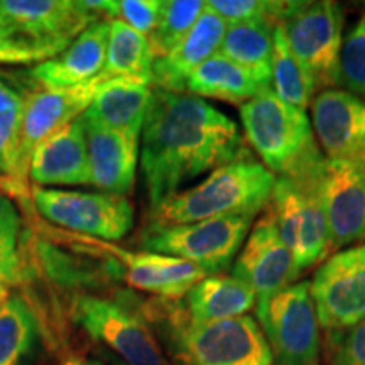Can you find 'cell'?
Returning <instances> with one entry per match:
<instances>
[{"instance_id": "1", "label": "cell", "mask_w": 365, "mask_h": 365, "mask_svg": "<svg viewBox=\"0 0 365 365\" xmlns=\"http://www.w3.org/2000/svg\"><path fill=\"white\" fill-rule=\"evenodd\" d=\"M140 139L150 210L185 182L250 156L239 127L225 113L195 95L159 88L153 90Z\"/></svg>"}, {"instance_id": "2", "label": "cell", "mask_w": 365, "mask_h": 365, "mask_svg": "<svg viewBox=\"0 0 365 365\" xmlns=\"http://www.w3.org/2000/svg\"><path fill=\"white\" fill-rule=\"evenodd\" d=\"M148 323L161 330L180 365H272L266 336L252 317L193 323L181 299H156L137 304Z\"/></svg>"}, {"instance_id": "3", "label": "cell", "mask_w": 365, "mask_h": 365, "mask_svg": "<svg viewBox=\"0 0 365 365\" xmlns=\"http://www.w3.org/2000/svg\"><path fill=\"white\" fill-rule=\"evenodd\" d=\"M276 176L252 158L217 168L200 185L178 191L150 210V225H182L266 210Z\"/></svg>"}, {"instance_id": "4", "label": "cell", "mask_w": 365, "mask_h": 365, "mask_svg": "<svg viewBox=\"0 0 365 365\" xmlns=\"http://www.w3.org/2000/svg\"><path fill=\"white\" fill-rule=\"evenodd\" d=\"M240 118L247 143L276 178H312L325 163L307 112L282 102L272 90L242 103Z\"/></svg>"}, {"instance_id": "5", "label": "cell", "mask_w": 365, "mask_h": 365, "mask_svg": "<svg viewBox=\"0 0 365 365\" xmlns=\"http://www.w3.org/2000/svg\"><path fill=\"white\" fill-rule=\"evenodd\" d=\"M254 218L235 215L182 225L149 223L139 237V244L145 252L182 259L202 269L207 276H217L234 264Z\"/></svg>"}, {"instance_id": "6", "label": "cell", "mask_w": 365, "mask_h": 365, "mask_svg": "<svg viewBox=\"0 0 365 365\" xmlns=\"http://www.w3.org/2000/svg\"><path fill=\"white\" fill-rule=\"evenodd\" d=\"M344 11L336 2H294L279 24L291 51L312 78L314 90H330L340 80Z\"/></svg>"}, {"instance_id": "7", "label": "cell", "mask_w": 365, "mask_h": 365, "mask_svg": "<svg viewBox=\"0 0 365 365\" xmlns=\"http://www.w3.org/2000/svg\"><path fill=\"white\" fill-rule=\"evenodd\" d=\"M73 322L125 365H171L149 323L137 307L124 301L81 294L73 301Z\"/></svg>"}, {"instance_id": "8", "label": "cell", "mask_w": 365, "mask_h": 365, "mask_svg": "<svg viewBox=\"0 0 365 365\" xmlns=\"http://www.w3.org/2000/svg\"><path fill=\"white\" fill-rule=\"evenodd\" d=\"M257 319L277 365H318L322 336L309 281L257 303Z\"/></svg>"}, {"instance_id": "9", "label": "cell", "mask_w": 365, "mask_h": 365, "mask_svg": "<svg viewBox=\"0 0 365 365\" xmlns=\"http://www.w3.org/2000/svg\"><path fill=\"white\" fill-rule=\"evenodd\" d=\"M317 175L303 180L277 176L269 202L281 239L293 254L299 274L325 262L331 250L327 217L314 186Z\"/></svg>"}, {"instance_id": "10", "label": "cell", "mask_w": 365, "mask_h": 365, "mask_svg": "<svg viewBox=\"0 0 365 365\" xmlns=\"http://www.w3.org/2000/svg\"><path fill=\"white\" fill-rule=\"evenodd\" d=\"M54 235L68 240L86 254L107 257L113 277L124 279L134 289L158 296L159 299H181L196 282L207 277L195 264L170 255L154 252H129L117 247L112 242H103L93 237L53 232Z\"/></svg>"}, {"instance_id": "11", "label": "cell", "mask_w": 365, "mask_h": 365, "mask_svg": "<svg viewBox=\"0 0 365 365\" xmlns=\"http://www.w3.org/2000/svg\"><path fill=\"white\" fill-rule=\"evenodd\" d=\"M33 203L41 217L71 234L115 242L134 225V207L127 196L112 193L33 188Z\"/></svg>"}, {"instance_id": "12", "label": "cell", "mask_w": 365, "mask_h": 365, "mask_svg": "<svg viewBox=\"0 0 365 365\" xmlns=\"http://www.w3.org/2000/svg\"><path fill=\"white\" fill-rule=\"evenodd\" d=\"M312 298L318 323L336 336L365 319V242L340 250L314 272Z\"/></svg>"}, {"instance_id": "13", "label": "cell", "mask_w": 365, "mask_h": 365, "mask_svg": "<svg viewBox=\"0 0 365 365\" xmlns=\"http://www.w3.org/2000/svg\"><path fill=\"white\" fill-rule=\"evenodd\" d=\"M314 186L325 212L331 250L365 239V166L325 159Z\"/></svg>"}, {"instance_id": "14", "label": "cell", "mask_w": 365, "mask_h": 365, "mask_svg": "<svg viewBox=\"0 0 365 365\" xmlns=\"http://www.w3.org/2000/svg\"><path fill=\"white\" fill-rule=\"evenodd\" d=\"M232 276L252 287L257 303L294 284L299 277L293 254L281 239L271 208L249 232L234 262Z\"/></svg>"}, {"instance_id": "15", "label": "cell", "mask_w": 365, "mask_h": 365, "mask_svg": "<svg viewBox=\"0 0 365 365\" xmlns=\"http://www.w3.org/2000/svg\"><path fill=\"white\" fill-rule=\"evenodd\" d=\"M0 7L17 29L48 53L49 59L100 21L83 0H0Z\"/></svg>"}, {"instance_id": "16", "label": "cell", "mask_w": 365, "mask_h": 365, "mask_svg": "<svg viewBox=\"0 0 365 365\" xmlns=\"http://www.w3.org/2000/svg\"><path fill=\"white\" fill-rule=\"evenodd\" d=\"M103 81L107 80L100 75L88 83L71 86V88H41L26 95L19 154L21 173L24 180L29 173V163L36 148L54 132L83 115Z\"/></svg>"}, {"instance_id": "17", "label": "cell", "mask_w": 365, "mask_h": 365, "mask_svg": "<svg viewBox=\"0 0 365 365\" xmlns=\"http://www.w3.org/2000/svg\"><path fill=\"white\" fill-rule=\"evenodd\" d=\"M313 130L328 159L365 166V102L340 88L323 90L312 102Z\"/></svg>"}, {"instance_id": "18", "label": "cell", "mask_w": 365, "mask_h": 365, "mask_svg": "<svg viewBox=\"0 0 365 365\" xmlns=\"http://www.w3.org/2000/svg\"><path fill=\"white\" fill-rule=\"evenodd\" d=\"M81 120L88 143L90 185L103 193L129 195L135 180L139 139L108 129L88 112Z\"/></svg>"}, {"instance_id": "19", "label": "cell", "mask_w": 365, "mask_h": 365, "mask_svg": "<svg viewBox=\"0 0 365 365\" xmlns=\"http://www.w3.org/2000/svg\"><path fill=\"white\" fill-rule=\"evenodd\" d=\"M110 22L97 21L48 61L39 63L29 76L43 88H71L98 78L107 61Z\"/></svg>"}, {"instance_id": "20", "label": "cell", "mask_w": 365, "mask_h": 365, "mask_svg": "<svg viewBox=\"0 0 365 365\" xmlns=\"http://www.w3.org/2000/svg\"><path fill=\"white\" fill-rule=\"evenodd\" d=\"M29 176L38 186L90 185L88 143L81 115L36 148Z\"/></svg>"}, {"instance_id": "21", "label": "cell", "mask_w": 365, "mask_h": 365, "mask_svg": "<svg viewBox=\"0 0 365 365\" xmlns=\"http://www.w3.org/2000/svg\"><path fill=\"white\" fill-rule=\"evenodd\" d=\"M225 31V22L215 12L205 9L181 43L166 56L154 61L153 85L173 93H186V83L196 68L220 51Z\"/></svg>"}, {"instance_id": "22", "label": "cell", "mask_w": 365, "mask_h": 365, "mask_svg": "<svg viewBox=\"0 0 365 365\" xmlns=\"http://www.w3.org/2000/svg\"><path fill=\"white\" fill-rule=\"evenodd\" d=\"M150 97V85L129 78H112L100 85L86 112L108 129L140 140Z\"/></svg>"}, {"instance_id": "23", "label": "cell", "mask_w": 365, "mask_h": 365, "mask_svg": "<svg viewBox=\"0 0 365 365\" xmlns=\"http://www.w3.org/2000/svg\"><path fill=\"white\" fill-rule=\"evenodd\" d=\"M252 287L234 276H207L181 298L186 317L193 323H212L245 317L255 307Z\"/></svg>"}, {"instance_id": "24", "label": "cell", "mask_w": 365, "mask_h": 365, "mask_svg": "<svg viewBox=\"0 0 365 365\" xmlns=\"http://www.w3.org/2000/svg\"><path fill=\"white\" fill-rule=\"evenodd\" d=\"M267 90L271 83L218 53L196 68L186 83V93L230 103H245Z\"/></svg>"}, {"instance_id": "25", "label": "cell", "mask_w": 365, "mask_h": 365, "mask_svg": "<svg viewBox=\"0 0 365 365\" xmlns=\"http://www.w3.org/2000/svg\"><path fill=\"white\" fill-rule=\"evenodd\" d=\"M39 339V319L11 286L0 287V365H26Z\"/></svg>"}, {"instance_id": "26", "label": "cell", "mask_w": 365, "mask_h": 365, "mask_svg": "<svg viewBox=\"0 0 365 365\" xmlns=\"http://www.w3.org/2000/svg\"><path fill=\"white\" fill-rule=\"evenodd\" d=\"M154 61L156 54L148 36L137 33L124 22H110L107 61L102 73L105 80L129 78L153 85Z\"/></svg>"}, {"instance_id": "27", "label": "cell", "mask_w": 365, "mask_h": 365, "mask_svg": "<svg viewBox=\"0 0 365 365\" xmlns=\"http://www.w3.org/2000/svg\"><path fill=\"white\" fill-rule=\"evenodd\" d=\"M274 27L276 26L267 21L228 26L218 54L247 68L259 78L271 83Z\"/></svg>"}, {"instance_id": "28", "label": "cell", "mask_w": 365, "mask_h": 365, "mask_svg": "<svg viewBox=\"0 0 365 365\" xmlns=\"http://www.w3.org/2000/svg\"><path fill=\"white\" fill-rule=\"evenodd\" d=\"M271 90L282 102L307 112L314 93V85L299 59L291 51L281 26L274 27L271 59Z\"/></svg>"}, {"instance_id": "29", "label": "cell", "mask_w": 365, "mask_h": 365, "mask_svg": "<svg viewBox=\"0 0 365 365\" xmlns=\"http://www.w3.org/2000/svg\"><path fill=\"white\" fill-rule=\"evenodd\" d=\"M24 107L26 95L0 78V170L9 176L16 190L26 186L19 163Z\"/></svg>"}, {"instance_id": "30", "label": "cell", "mask_w": 365, "mask_h": 365, "mask_svg": "<svg viewBox=\"0 0 365 365\" xmlns=\"http://www.w3.org/2000/svg\"><path fill=\"white\" fill-rule=\"evenodd\" d=\"M207 9L202 0H166L154 31L148 36L150 48L158 58L171 53L182 38L193 29L196 21Z\"/></svg>"}, {"instance_id": "31", "label": "cell", "mask_w": 365, "mask_h": 365, "mask_svg": "<svg viewBox=\"0 0 365 365\" xmlns=\"http://www.w3.org/2000/svg\"><path fill=\"white\" fill-rule=\"evenodd\" d=\"M0 279L11 287L26 279L22 218L12 200L4 193H0Z\"/></svg>"}, {"instance_id": "32", "label": "cell", "mask_w": 365, "mask_h": 365, "mask_svg": "<svg viewBox=\"0 0 365 365\" xmlns=\"http://www.w3.org/2000/svg\"><path fill=\"white\" fill-rule=\"evenodd\" d=\"M294 2L274 0H210L207 9L215 12L227 27L242 22L267 21L277 26L291 12Z\"/></svg>"}, {"instance_id": "33", "label": "cell", "mask_w": 365, "mask_h": 365, "mask_svg": "<svg viewBox=\"0 0 365 365\" xmlns=\"http://www.w3.org/2000/svg\"><path fill=\"white\" fill-rule=\"evenodd\" d=\"M339 85L355 97L365 98V12L344 39Z\"/></svg>"}, {"instance_id": "34", "label": "cell", "mask_w": 365, "mask_h": 365, "mask_svg": "<svg viewBox=\"0 0 365 365\" xmlns=\"http://www.w3.org/2000/svg\"><path fill=\"white\" fill-rule=\"evenodd\" d=\"M48 53L17 29L0 7V63L2 65H29L36 61H48Z\"/></svg>"}, {"instance_id": "35", "label": "cell", "mask_w": 365, "mask_h": 365, "mask_svg": "<svg viewBox=\"0 0 365 365\" xmlns=\"http://www.w3.org/2000/svg\"><path fill=\"white\" fill-rule=\"evenodd\" d=\"M161 7V0H113L112 21L124 22L137 33L149 36L158 24Z\"/></svg>"}, {"instance_id": "36", "label": "cell", "mask_w": 365, "mask_h": 365, "mask_svg": "<svg viewBox=\"0 0 365 365\" xmlns=\"http://www.w3.org/2000/svg\"><path fill=\"white\" fill-rule=\"evenodd\" d=\"M331 346L330 365H365V319L336 336H328Z\"/></svg>"}, {"instance_id": "37", "label": "cell", "mask_w": 365, "mask_h": 365, "mask_svg": "<svg viewBox=\"0 0 365 365\" xmlns=\"http://www.w3.org/2000/svg\"><path fill=\"white\" fill-rule=\"evenodd\" d=\"M63 365H107L105 360L100 357H93V355H88L85 352H66L65 357L61 359Z\"/></svg>"}, {"instance_id": "38", "label": "cell", "mask_w": 365, "mask_h": 365, "mask_svg": "<svg viewBox=\"0 0 365 365\" xmlns=\"http://www.w3.org/2000/svg\"><path fill=\"white\" fill-rule=\"evenodd\" d=\"M100 355H102V359L105 360V364L107 365H125L124 362H120L115 355L110 354V352H100Z\"/></svg>"}, {"instance_id": "39", "label": "cell", "mask_w": 365, "mask_h": 365, "mask_svg": "<svg viewBox=\"0 0 365 365\" xmlns=\"http://www.w3.org/2000/svg\"><path fill=\"white\" fill-rule=\"evenodd\" d=\"M44 365H63V364H61V360H59L58 364H44Z\"/></svg>"}, {"instance_id": "40", "label": "cell", "mask_w": 365, "mask_h": 365, "mask_svg": "<svg viewBox=\"0 0 365 365\" xmlns=\"http://www.w3.org/2000/svg\"><path fill=\"white\" fill-rule=\"evenodd\" d=\"M2 284H4V281H2V279H0V287H2Z\"/></svg>"}]
</instances>
